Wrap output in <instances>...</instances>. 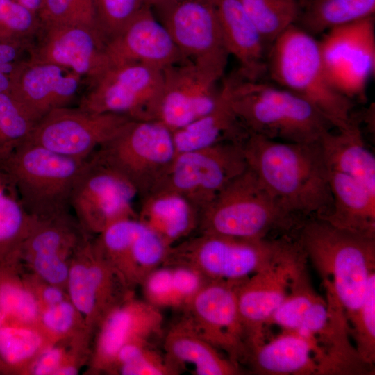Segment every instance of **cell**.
I'll use <instances>...</instances> for the list:
<instances>
[{
	"label": "cell",
	"mask_w": 375,
	"mask_h": 375,
	"mask_svg": "<svg viewBox=\"0 0 375 375\" xmlns=\"http://www.w3.org/2000/svg\"><path fill=\"white\" fill-rule=\"evenodd\" d=\"M162 84V69L140 63L111 65L90 82L78 107L131 119L153 120Z\"/></svg>",
	"instance_id": "8fae6325"
},
{
	"label": "cell",
	"mask_w": 375,
	"mask_h": 375,
	"mask_svg": "<svg viewBox=\"0 0 375 375\" xmlns=\"http://www.w3.org/2000/svg\"><path fill=\"white\" fill-rule=\"evenodd\" d=\"M329 171L333 206L319 218L340 228L375 236V194L353 178Z\"/></svg>",
	"instance_id": "f546056e"
},
{
	"label": "cell",
	"mask_w": 375,
	"mask_h": 375,
	"mask_svg": "<svg viewBox=\"0 0 375 375\" xmlns=\"http://www.w3.org/2000/svg\"><path fill=\"white\" fill-rule=\"evenodd\" d=\"M138 219L172 247L197 231L199 208L180 193L154 190L140 198Z\"/></svg>",
	"instance_id": "484cf974"
},
{
	"label": "cell",
	"mask_w": 375,
	"mask_h": 375,
	"mask_svg": "<svg viewBox=\"0 0 375 375\" xmlns=\"http://www.w3.org/2000/svg\"><path fill=\"white\" fill-rule=\"evenodd\" d=\"M35 221L25 209L12 178L0 164V265L17 262L21 247Z\"/></svg>",
	"instance_id": "1f68e13d"
},
{
	"label": "cell",
	"mask_w": 375,
	"mask_h": 375,
	"mask_svg": "<svg viewBox=\"0 0 375 375\" xmlns=\"http://www.w3.org/2000/svg\"><path fill=\"white\" fill-rule=\"evenodd\" d=\"M145 6L144 0H95L98 29L108 42Z\"/></svg>",
	"instance_id": "ee69618b"
},
{
	"label": "cell",
	"mask_w": 375,
	"mask_h": 375,
	"mask_svg": "<svg viewBox=\"0 0 375 375\" xmlns=\"http://www.w3.org/2000/svg\"><path fill=\"white\" fill-rule=\"evenodd\" d=\"M15 1L34 12L38 11V9L40 5V0H15Z\"/></svg>",
	"instance_id": "816d5d0a"
},
{
	"label": "cell",
	"mask_w": 375,
	"mask_h": 375,
	"mask_svg": "<svg viewBox=\"0 0 375 375\" xmlns=\"http://www.w3.org/2000/svg\"><path fill=\"white\" fill-rule=\"evenodd\" d=\"M82 79L64 67L29 58L19 70L10 93L37 122L50 111L69 106Z\"/></svg>",
	"instance_id": "cb8c5ba5"
},
{
	"label": "cell",
	"mask_w": 375,
	"mask_h": 375,
	"mask_svg": "<svg viewBox=\"0 0 375 375\" xmlns=\"http://www.w3.org/2000/svg\"><path fill=\"white\" fill-rule=\"evenodd\" d=\"M223 81L224 97L251 134L285 142H310L334 128L314 105L276 84L250 79L238 72Z\"/></svg>",
	"instance_id": "7a4b0ae2"
},
{
	"label": "cell",
	"mask_w": 375,
	"mask_h": 375,
	"mask_svg": "<svg viewBox=\"0 0 375 375\" xmlns=\"http://www.w3.org/2000/svg\"><path fill=\"white\" fill-rule=\"evenodd\" d=\"M7 324V316L0 300V327Z\"/></svg>",
	"instance_id": "f5cc1de1"
},
{
	"label": "cell",
	"mask_w": 375,
	"mask_h": 375,
	"mask_svg": "<svg viewBox=\"0 0 375 375\" xmlns=\"http://www.w3.org/2000/svg\"><path fill=\"white\" fill-rule=\"evenodd\" d=\"M303 221L281 208L248 167L200 210L197 232L274 239L272 233L297 232Z\"/></svg>",
	"instance_id": "5b68a950"
},
{
	"label": "cell",
	"mask_w": 375,
	"mask_h": 375,
	"mask_svg": "<svg viewBox=\"0 0 375 375\" xmlns=\"http://www.w3.org/2000/svg\"><path fill=\"white\" fill-rule=\"evenodd\" d=\"M37 327L48 345L68 340L86 330L92 331L69 299L40 310Z\"/></svg>",
	"instance_id": "f35d334b"
},
{
	"label": "cell",
	"mask_w": 375,
	"mask_h": 375,
	"mask_svg": "<svg viewBox=\"0 0 375 375\" xmlns=\"http://www.w3.org/2000/svg\"><path fill=\"white\" fill-rule=\"evenodd\" d=\"M306 261L297 240L287 257L256 272L238 285V306L247 336L248 351L265 341V326L288 296L296 277L306 268Z\"/></svg>",
	"instance_id": "ac0fdd59"
},
{
	"label": "cell",
	"mask_w": 375,
	"mask_h": 375,
	"mask_svg": "<svg viewBox=\"0 0 375 375\" xmlns=\"http://www.w3.org/2000/svg\"><path fill=\"white\" fill-rule=\"evenodd\" d=\"M217 82L186 60L163 69L153 120L174 131L208 113L221 99Z\"/></svg>",
	"instance_id": "44dd1931"
},
{
	"label": "cell",
	"mask_w": 375,
	"mask_h": 375,
	"mask_svg": "<svg viewBox=\"0 0 375 375\" xmlns=\"http://www.w3.org/2000/svg\"><path fill=\"white\" fill-rule=\"evenodd\" d=\"M0 300L7 324L37 326L38 305L24 283L22 267L17 263L0 265Z\"/></svg>",
	"instance_id": "d590c367"
},
{
	"label": "cell",
	"mask_w": 375,
	"mask_h": 375,
	"mask_svg": "<svg viewBox=\"0 0 375 375\" xmlns=\"http://www.w3.org/2000/svg\"><path fill=\"white\" fill-rule=\"evenodd\" d=\"M326 299L317 294L304 311L294 330L312 344L319 375L367 374L372 368L363 362L351 344L344 312L335 298L326 292Z\"/></svg>",
	"instance_id": "5bb4252c"
},
{
	"label": "cell",
	"mask_w": 375,
	"mask_h": 375,
	"mask_svg": "<svg viewBox=\"0 0 375 375\" xmlns=\"http://www.w3.org/2000/svg\"><path fill=\"white\" fill-rule=\"evenodd\" d=\"M129 117L96 113L78 107L53 110L35 124L28 141L56 153L88 159Z\"/></svg>",
	"instance_id": "9a60e30c"
},
{
	"label": "cell",
	"mask_w": 375,
	"mask_h": 375,
	"mask_svg": "<svg viewBox=\"0 0 375 375\" xmlns=\"http://www.w3.org/2000/svg\"><path fill=\"white\" fill-rule=\"evenodd\" d=\"M1 374V373H0Z\"/></svg>",
	"instance_id": "11a10c76"
},
{
	"label": "cell",
	"mask_w": 375,
	"mask_h": 375,
	"mask_svg": "<svg viewBox=\"0 0 375 375\" xmlns=\"http://www.w3.org/2000/svg\"><path fill=\"white\" fill-rule=\"evenodd\" d=\"M140 285L144 301L160 309L176 308L172 268L162 265L147 274Z\"/></svg>",
	"instance_id": "f6af8a7d"
},
{
	"label": "cell",
	"mask_w": 375,
	"mask_h": 375,
	"mask_svg": "<svg viewBox=\"0 0 375 375\" xmlns=\"http://www.w3.org/2000/svg\"><path fill=\"white\" fill-rule=\"evenodd\" d=\"M273 82L314 105L337 129L353 122L354 101L336 91L326 77L319 40L293 24L272 44L267 73Z\"/></svg>",
	"instance_id": "277c9868"
},
{
	"label": "cell",
	"mask_w": 375,
	"mask_h": 375,
	"mask_svg": "<svg viewBox=\"0 0 375 375\" xmlns=\"http://www.w3.org/2000/svg\"><path fill=\"white\" fill-rule=\"evenodd\" d=\"M74 337L47 346L30 365L26 375H58L72 357Z\"/></svg>",
	"instance_id": "7dc6e473"
},
{
	"label": "cell",
	"mask_w": 375,
	"mask_h": 375,
	"mask_svg": "<svg viewBox=\"0 0 375 375\" xmlns=\"http://www.w3.org/2000/svg\"><path fill=\"white\" fill-rule=\"evenodd\" d=\"M247 168L243 144L223 143L178 153L153 190L177 192L201 210Z\"/></svg>",
	"instance_id": "30bf717a"
},
{
	"label": "cell",
	"mask_w": 375,
	"mask_h": 375,
	"mask_svg": "<svg viewBox=\"0 0 375 375\" xmlns=\"http://www.w3.org/2000/svg\"><path fill=\"white\" fill-rule=\"evenodd\" d=\"M240 1L269 49L280 35L296 24L301 10L298 0Z\"/></svg>",
	"instance_id": "8d00e7d4"
},
{
	"label": "cell",
	"mask_w": 375,
	"mask_h": 375,
	"mask_svg": "<svg viewBox=\"0 0 375 375\" xmlns=\"http://www.w3.org/2000/svg\"><path fill=\"white\" fill-rule=\"evenodd\" d=\"M37 14L42 25L80 24L98 29L95 0H40Z\"/></svg>",
	"instance_id": "b9f144b4"
},
{
	"label": "cell",
	"mask_w": 375,
	"mask_h": 375,
	"mask_svg": "<svg viewBox=\"0 0 375 375\" xmlns=\"http://www.w3.org/2000/svg\"><path fill=\"white\" fill-rule=\"evenodd\" d=\"M106 44L96 28L80 24L42 25L32 42L30 60L64 67L90 83L111 65Z\"/></svg>",
	"instance_id": "ffe728a7"
},
{
	"label": "cell",
	"mask_w": 375,
	"mask_h": 375,
	"mask_svg": "<svg viewBox=\"0 0 375 375\" xmlns=\"http://www.w3.org/2000/svg\"><path fill=\"white\" fill-rule=\"evenodd\" d=\"M35 124L10 93H0V160L27 140Z\"/></svg>",
	"instance_id": "ab89813d"
},
{
	"label": "cell",
	"mask_w": 375,
	"mask_h": 375,
	"mask_svg": "<svg viewBox=\"0 0 375 375\" xmlns=\"http://www.w3.org/2000/svg\"><path fill=\"white\" fill-rule=\"evenodd\" d=\"M152 10L167 29L183 60L220 81L230 54L212 1L177 0Z\"/></svg>",
	"instance_id": "9c48e42d"
},
{
	"label": "cell",
	"mask_w": 375,
	"mask_h": 375,
	"mask_svg": "<svg viewBox=\"0 0 375 375\" xmlns=\"http://www.w3.org/2000/svg\"><path fill=\"white\" fill-rule=\"evenodd\" d=\"M243 148L248 167L286 212L310 218L331 211L330 171L319 140L285 142L250 133Z\"/></svg>",
	"instance_id": "6da1fadb"
},
{
	"label": "cell",
	"mask_w": 375,
	"mask_h": 375,
	"mask_svg": "<svg viewBox=\"0 0 375 375\" xmlns=\"http://www.w3.org/2000/svg\"><path fill=\"white\" fill-rule=\"evenodd\" d=\"M176 155L172 131L163 124L130 119L90 157L120 175L142 198L162 179Z\"/></svg>",
	"instance_id": "ba28073f"
},
{
	"label": "cell",
	"mask_w": 375,
	"mask_h": 375,
	"mask_svg": "<svg viewBox=\"0 0 375 375\" xmlns=\"http://www.w3.org/2000/svg\"><path fill=\"white\" fill-rule=\"evenodd\" d=\"M245 362L259 374L319 375L312 344L294 331L250 348Z\"/></svg>",
	"instance_id": "4316f807"
},
{
	"label": "cell",
	"mask_w": 375,
	"mask_h": 375,
	"mask_svg": "<svg viewBox=\"0 0 375 375\" xmlns=\"http://www.w3.org/2000/svg\"><path fill=\"white\" fill-rule=\"evenodd\" d=\"M319 44L333 88L353 101L365 99L375 72L374 16L330 30Z\"/></svg>",
	"instance_id": "7c38bea8"
},
{
	"label": "cell",
	"mask_w": 375,
	"mask_h": 375,
	"mask_svg": "<svg viewBox=\"0 0 375 375\" xmlns=\"http://www.w3.org/2000/svg\"><path fill=\"white\" fill-rule=\"evenodd\" d=\"M106 51L111 65L135 62L163 69L184 60L167 29L147 6L106 42Z\"/></svg>",
	"instance_id": "603a6c76"
},
{
	"label": "cell",
	"mask_w": 375,
	"mask_h": 375,
	"mask_svg": "<svg viewBox=\"0 0 375 375\" xmlns=\"http://www.w3.org/2000/svg\"><path fill=\"white\" fill-rule=\"evenodd\" d=\"M48 344L36 326L6 324L0 327V373L26 375Z\"/></svg>",
	"instance_id": "e575fe53"
},
{
	"label": "cell",
	"mask_w": 375,
	"mask_h": 375,
	"mask_svg": "<svg viewBox=\"0 0 375 375\" xmlns=\"http://www.w3.org/2000/svg\"><path fill=\"white\" fill-rule=\"evenodd\" d=\"M22 275L37 301L39 312L49 306L69 299L65 289L46 281L33 272L22 268Z\"/></svg>",
	"instance_id": "681fc988"
},
{
	"label": "cell",
	"mask_w": 375,
	"mask_h": 375,
	"mask_svg": "<svg viewBox=\"0 0 375 375\" xmlns=\"http://www.w3.org/2000/svg\"><path fill=\"white\" fill-rule=\"evenodd\" d=\"M375 14V0H311L295 24L315 36Z\"/></svg>",
	"instance_id": "d6a6232c"
},
{
	"label": "cell",
	"mask_w": 375,
	"mask_h": 375,
	"mask_svg": "<svg viewBox=\"0 0 375 375\" xmlns=\"http://www.w3.org/2000/svg\"><path fill=\"white\" fill-rule=\"evenodd\" d=\"M170 267L176 308L184 309L210 280L197 269L188 266L175 265Z\"/></svg>",
	"instance_id": "c3c4849f"
},
{
	"label": "cell",
	"mask_w": 375,
	"mask_h": 375,
	"mask_svg": "<svg viewBox=\"0 0 375 375\" xmlns=\"http://www.w3.org/2000/svg\"><path fill=\"white\" fill-rule=\"evenodd\" d=\"M71 212L37 219L19 250L23 269L67 290L72 258L88 237Z\"/></svg>",
	"instance_id": "d6986e66"
},
{
	"label": "cell",
	"mask_w": 375,
	"mask_h": 375,
	"mask_svg": "<svg viewBox=\"0 0 375 375\" xmlns=\"http://www.w3.org/2000/svg\"><path fill=\"white\" fill-rule=\"evenodd\" d=\"M298 1L301 5V7L302 8L311 0H298Z\"/></svg>",
	"instance_id": "db71d44e"
},
{
	"label": "cell",
	"mask_w": 375,
	"mask_h": 375,
	"mask_svg": "<svg viewBox=\"0 0 375 375\" xmlns=\"http://www.w3.org/2000/svg\"><path fill=\"white\" fill-rule=\"evenodd\" d=\"M297 233L307 260L321 274L326 292L341 306L349 324L375 272V236L340 228L317 217L305 219Z\"/></svg>",
	"instance_id": "3957f363"
},
{
	"label": "cell",
	"mask_w": 375,
	"mask_h": 375,
	"mask_svg": "<svg viewBox=\"0 0 375 375\" xmlns=\"http://www.w3.org/2000/svg\"><path fill=\"white\" fill-rule=\"evenodd\" d=\"M295 244L290 235L253 240L198 233L172 246L162 265L188 266L210 281L240 283L281 261Z\"/></svg>",
	"instance_id": "8992f818"
},
{
	"label": "cell",
	"mask_w": 375,
	"mask_h": 375,
	"mask_svg": "<svg viewBox=\"0 0 375 375\" xmlns=\"http://www.w3.org/2000/svg\"><path fill=\"white\" fill-rule=\"evenodd\" d=\"M176 153L223 143L244 144L250 133L229 106L221 89V99L210 112L172 131Z\"/></svg>",
	"instance_id": "4dcf8cb0"
},
{
	"label": "cell",
	"mask_w": 375,
	"mask_h": 375,
	"mask_svg": "<svg viewBox=\"0 0 375 375\" xmlns=\"http://www.w3.org/2000/svg\"><path fill=\"white\" fill-rule=\"evenodd\" d=\"M165 356L179 372L187 364L194 367L196 375H236L239 365L201 337L183 318L167 332L164 341Z\"/></svg>",
	"instance_id": "83f0119b"
},
{
	"label": "cell",
	"mask_w": 375,
	"mask_h": 375,
	"mask_svg": "<svg viewBox=\"0 0 375 375\" xmlns=\"http://www.w3.org/2000/svg\"><path fill=\"white\" fill-rule=\"evenodd\" d=\"M88 159L65 156L26 140L0 164L26 211L44 219L70 212L72 192Z\"/></svg>",
	"instance_id": "52a82bcc"
},
{
	"label": "cell",
	"mask_w": 375,
	"mask_h": 375,
	"mask_svg": "<svg viewBox=\"0 0 375 375\" xmlns=\"http://www.w3.org/2000/svg\"><path fill=\"white\" fill-rule=\"evenodd\" d=\"M239 283L210 281L184 308L183 317L196 333L238 365L245 362L248 353L238 306Z\"/></svg>",
	"instance_id": "e0dca14e"
},
{
	"label": "cell",
	"mask_w": 375,
	"mask_h": 375,
	"mask_svg": "<svg viewBox=\"0 0 375 375\" xmlns=\"http://www.w3.org/2000/svg\"><path fill=\"white\" fill-rule=\"evenodd\" d=\"M211 1L228 51L240 63L238 72L250 79H262L269 49L240 0Z\"/></svg>",
	"instance_id": "d4e9b609"
},
{
	"label": "cell",
	"mask_w": 375,
	"mask_h": 375,
	"mask_svg": "<svg viewBox=\"0 0 375 375\" xmlns=\"http://www.w3.org/2000/svg\"><path fill=\"white\" fill-rule=\"evenodd\" d=\"M144 5L150 7L152 9L159 8L169 3H172L177 0H144Z\"/></svg>",
	"instance_id": "f907efd6"
},
{
	"label": "cell",
	"mask_w": 375,
	"mask_h": 375,
	"mask_svg": "<svg viewBox=\"0 0 375 375\" xmlns=\"http://www.w3.org/2000/svg\"><path fill=\"white\" fill-rule=\"evenodd\" d=\"M319 141L329 170L353 178L375 194V158L354 122L337 133L326 132Z\"/></svg>",
	"instance_id": "f1b7e54d"
},
{
	"label": "cell",
	"mask_w": 375,
	"mask_h": 375,
	"mask_svg": "<svg viewBox=\"0 0 375 375\" xmlns=\"http://www.w3.org/2000/svg\"><path fill=\"white\" fill-rule=\"evenodd\" d=\"M142 223L138 218L117 222L92 239L94 247L131 289L138 285L134 265L135 243Z\"/></svg>",
	"instance_id": "836d02e7"
},
{
	"label": "cell",
	"mask_w": 375,
	"mask_h": 375,
	"mask_svg": "<svg viewBox=\"0 0 375 375\" xmlns=\"http://www.w3.org/2000/svg\"><path fill=\"white\" fill-rule=\"evenodd\" d=\"M163 317L159 308L130 296L110 310L95 331L86 374H109L119 350L138 340L160 334Z\"/></svg>",
	"instance_id": "7402d4cb"
},
{
	"label": "cell",
	"mask_w": 375,
	"mask_h": 375,
	"mask_svg": "<svg viewBox=\"0 0 375 375\" xmlns=\"http://www.w3.org/2000/svg\"><path fill=\"white\" fill-rule=\"evenodd\" d=\"M349 326L359 356L372 368L375 361V272L369 277L364 300Z\"/></svg>",
	"instance_id": "60d3db41"
},
{
	"label": "cell",
	"mask_w": 375,
	"mask_h": 375,
	"mask_svg": "<svg viewBox=\"0 0 375 375\" xmlns=\"http://www.w3.org/2000/svg\"><path fill=\"white\" fill-rule=\"evenodd\" d=\"M66 289L70 301L94 333L110 310L134 294L97 250L91 236L72 258Z\"/></svg>",
	"instance_id": "4fadbf2b"
},
{
	"label": "cell",
	"mask_w": 375,
	"mask_h": 375,
	"mask_svg": "<svg viewBox=\"0 0 375 375\" xmlns=\"http://www.w3.org/2000/svg\"><path fill=\"white\" fill-rule=\"evenodd\" d=\"M135 196L124 178L90 157L72 192L71 209L88 234L98 235L117 222L138 218Z\"/></svg>",
	"instance_id": "2e32d148"
},
{
	"label": "cell",
	"mask_w": 375,
	"mask_h": 375,
	"mask_svg": "<svg viewBox=\"0 0 375 375\" xmlns=\"http://www.w3.org/2000/svg\"><path fill=\"white\" fill-rule=\"evenodd\" d=\"M32 42H0V93H10L16 76L30 58Z\"/></svg>",
	"instance_id": "bcb514c9"
},
{
	"label": "cell",
	"mask_w": 375,
	"mask_h": 375,
	"mask_svg": "<svg viewBox=\"0 0 375 375\" xmlns=\"http://www.w3.org/2000/svg\"><path fill=\"white\" fill-rule=\"evenodd\" d=\"M109 374L176 375L179 372L165 355L156 350L151 340H138L124 346L118 352Z\"/></svg>",
	"instance_id": "74e56055"
},
{
	"label": "cell",
	"mask_w": 375,
	"mask_h": 375,
	"mask_svg": "<svg viewBox=\"0 0 375 375\" xmlns=\"http://www.w3.org/2000/svg\"><path fill=\"white\" fill-rule=\"evenodd\" d=\"M41 27L35 12L15 0H0V42H32Z\"/></svg>",
	"instance_id": "7bdbcfd3"
}]
</instances>
